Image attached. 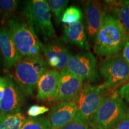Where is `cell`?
Returning <instances> with one entry per match:
<instances>
[{
	"label": "cell",
	"mask_w": 129,
	"mask_h": 129,
	"mask_svg": "<svg viewBox=\"0 0 129 129\" xmlns=\"http://www.w3.org/2000/svg\"><path fill=\"white\" fill-rule=\"evenodd\" d=\"M5 87H6V80L4 75H0V101L4 95Z\"/></svg>",
	"instance_id": "28"
},
{
	"label": "cell",
	"mask_w": 129,
	"mask_h": 129,
	"mask_svg": "<svg viewBox=\"0 0 129 129\" xmlns=\"http://www.w3.org/2000/svg\"><path fill=\"white\" fill-rule=\"evenodd\" d=\"M83 81L64 69L60 72L59 90L53 102L72 101L78 94L83 85Z\"/></svg>",
	"instance_id": "11"
},
{
	"label": "cell",
	"mask_w": 129,
	"mask_h": 129,
	"mask_svg": "<svg viewBox=\"0 0 129 129\" xmlns=\"http://www.w3.org/2000/svg\"><path fill=\"white\" fill-rule=\"evenodd\" d=\"M66 69L83 81H94L98 77L96 57L90 51H83L72 55Z\"/></svg>",
	"instance_id": "8"
},
{
	"label": "cell",
	"mask_w": 129,
	"mask_h": 129,
	"mask_svg": "<svg viewBox=\"0 0 129 129\" xmlns=\"http://www.w3.org/2000/svg\"><path fill=\"white\" fill-rule=\"evenodd\" d=\"M4 77L6 87L0 101V115L20 112L21 107L25 101V93L13 78L9 74H6Z\"/></svg>",
	"instance_id": "9"
},
{
	"label": "cell",
	"mask_w": 129,
	"mask_h": 129,
	"mask_svg": "<svg viewBox=\"0 0 129 129\" xmlns=\"http://www.w3.org/2000/svg\"><path fill=\"white\" fill-rule=\"evenodd\" d=\"M60 129H96L92 124L75 122L72 121Z\"/></svg>",
	"instance_id": "24"
},
{
	"label": "cell",
	"mask_w": 129,
	"mask_h": 129,
	"mask_svg": "<svg viewBox=\"0 0 129 129\" xmlns=\"http://www.w3.org/2000/svg\"><path fill=\"white\" fill-rule=\"evenodd\" d=\"M3 68H4V59H3V57L2 54H1V51H0V70L2 69Z\"/></svg>",
	"instance_id": "29"
},
{
	"label": "cell",
	"mask_w": 129,
	"mask_h": 129,
	"mask_svg": "<svg viewBox=\"0 0 129 129\" xmlns=\"http://www.w3.org/2000/svg\"><path fill=\"white\" fill-rule=\"evenodd\" d=\"M48 67L42 55L22 57L14 65L13 79L26 95L33 96L40 78Z\"/></svg>",
	"instance_id": "4"
},
{
	"label": "cell",
	"mask_w": 129,
	"mask_h": 129,
	"mask_svg": "<svg viewBox=\"0 0 129 129\" xmlns=\"http://www.w3.org/2000/svg\"><path fill=\"white\" fill-rule=\"evenodd\" d=\"M64 43L54 37L43 44V53L46 62L53 69L59 72L66 68L69 59L72 56Z\"/></svg>",
	"instance_id": "10"
},
{
	"label": "cell",
	"mask_w": 129,
	"mask_h": 129,
	"mask_svg": "<svg viewBox=\"0 0 129 129\" xmlns=\"http://www.w3.org/2000/svg\"><path fill=\"white\" fill-rule=\"evenodd\" d=\"M23 13L28 23L44 41L47 42L55 37L47 1H25L23 3Z\"/></svg>",
	"instance_id": "5"
},
{
	"label": "cell",
	"mask_w": 129,
	"mask_h": 129,
	"mask_svg": "<svg viewBox=\"0 0 129 129\" xmlns=\"http://www.w3.org/2000/svg\"><path fill=\"white\" fill-rule=\"evenodd\" d=\"M62 40L64 43L76 45L81 48L89 50V44L83 21L71 25H66Z\"/></svg>",
	"instance_id": "16"
},
{
	"label": "cell",
	"mask_w": 129,
	"mask_h": 129,
	"mask_svg": "<svg viewBox=\"0 0 129 129\" xmlns=\"http://www.w3.org/2000/svg\"><path fill=\"white\" fill-rule=\"evenodd\" d=\"M114 91V88L105 83L99 85L83 84L81 89L74 99L77 112L74 121L92 124L97 111L106 98Z\"/></svg>",
	"instance_id": "2"
},
{
	"label": "cell",
	"mask_w": 129,
	"mask_h": 129,
	"mask_svg": "<svg viewBox=\"0 0 129 129\" xmlns=\"http://www.w3.org/2000/svg\"><path fill=\"white\" fill-rule=\"evenodd\" d=\"M106 9L114 13L129 35V1H106Z\"/></svg>",
	"instance_id": "17"
},
{
	"label": "cell",
	"mask_w": 129,
	"mask_h": 129,
	"mask_svg": "<svg viewBox=\"0 0 129 129\" xmlns=\"http://www.w3.org/2000/svg\"><path fill=\"white\" fill-rule=\"evenodd\" d=\"M77 112L75 101L62 102L53 106L48 115L51 129H60L74 120Z\"/></svg>",
	"instance_id": "14"
},
{
	"label": "cell",
	"mask_w": 129,
	"mask_h": 129,
	"mask_svg": "<svg viewBox=\"0 0 129 129\" xmlns=\"http://www.w3.org/2000/svg\"><path fill=\"white\" fill-rule=\"evenodd\" d=\"M20 129H51L48 117H38L26 119Z\"/></svg>",
	"instance_id": "21"
},
{
	"label": "cell",
	"mask_w": 129,
	"mask_h": 129,
	"mask_svg": "<svg viewBox=\"0 0 129 129\" xmlns=\"http://www.w3.org/2000/svg\"><path fill=\"white\" fill-rule=\"evenodd\" d=\"M118 93L122 99H125L129 103V81L120 88Z\"/></svg>",
	"instance_id": "25"
},
{
	"label": "cell",
	"mask_w": 129,
	"mask_h": 129,
	"mask_svg": "<svg viewBox=\"0 0 129 129\" xmlns=\"http://www.w3.org/2000/svg\"><path fill=\"white\" fill-rule=\"evenodd\" d=\"M5 26L9 30L21 57L41 55L43 44L25 19L13 16L8 20Z\"/></svg>",
	"instance_id": "3"
},
{
	"label": "cell",
	"mask_w": 129,
	"mask_h": 129,
	"mask_svg": "<svg viewBox=\"0 0 129 129\" xmlns=\"http://www.w3.org/2000/svg\"><path fill=\"white\" fill-rule=\"evenodd\" d=\"M112 129H129V113Z\"/></svg>",
	"instance_id": "26"
},
{
	"label": "cell",
	"mask_w": 129,
	"mask_h": 129,
	"mask_svg": "<svg viewBox=\"0 0 129 129\" xmlns=\"http://www.w3.org/2000/svg\"><path fill=\"white\" fill-rule=\"evenodd\" d=\"M122 56L124 59L126 60V62L129 63V38L127 41L125 42L124 46L122 49Z\"/></svg>",
	"instance_id": "27"
},
{
	"label": "cell",
	"mask_w": 129,
	"mask_h": 129,
	"mask_svg": "<svg viewBox=\"0 0 129 129\" xmlns=\"http://www.w3.org/2000/svg\"><path fill=\"white\" fill-rule=\"evenodd\" d=\"M26 120L21 112L0 115V129H20Z\"/></svg>",
	"instance_id": "18"
},
{
	"label": "cell",
	"mask_w": 129,
	"mask_h": 129,
	"mask_svg": "<svg viewBox=\"0 0 129 129\" xmlns=\"http://www.w3.org/2000/svg\"><path fill=\"white\" fill-rule=\"evenodd\" d=\"M60 72L54 69H47L43 74L37 87V99L38 101L53 102L59 90Z\"/></svg>",
	"instance_id": "13"
},
{
	"label": "cell",
	"mask_w": 129,
	"mask_h": 129,
	"mask_svg": "<svg viewBox=\"0 0 129 129\" xmlns=\"http://www.w3.org/2000/svg\"><path fill=\"white\" fill-rule=\"evenodd\" d=\"M68 0H49L47 1L50 11L54 15L56 23L61 22V18L68 4Z\"/></svg>",
	"instance_id": "22"
},
{
	"label": "cell",
	"mask_w": 129,
	"mask_h": 129,
	"mask_svg": "<svg viewBox=\"0 0 129 129\" xmlns=\"http://www.w3.org/2000/svg\"><path fill=\"white\" fill-rule=\"evenodd\" d=\"M127 108L118 91L108 97L93 117L92 125L96 129H112L127 114Z\"/></svg>",
	"instance_id": "6"
},
{
	"label": "cell",
	"mask_w": 129,
	"mask_h": 129,
	"mask_svg": "<svg viewBox=\"0 0 129 129\" xmlns=\"http://www.w3.org/2000/svg\"><path fill=\"white\" fill-rule=\"evenodd\" d=\"M49 108L44 106H40L35 105L29 108L27 111V114L30 118H36L38 116L44 114L49 111Z\"/></svg>",
	"instance_id": "23"
},
{
	"label": "cell",
	"mask_w": 129,
	"mask_h": 129,
	"mask_svg": "<svg viewBox=\"0 0 129 129\" xmlns=\"http://www.w3.org/2000/svg\"><path fill=\"white\" fill-rule=\"evenodd\" d=\"M128 38L129 35L118 19L107 12L95 38L94 53L102 57L118 54Z\"/></svg>",
	"instance_id": "1"
},
{
	"label": "cell",
	"mask_w": 129,
	"mask_h": 129,
	"mask_svg": "<svg viewBox=\"0 0 129 129\" xmlns=\"http://www.w3.org/2000/svg\"><path fill=\"white\" fill-rule=\"evenodd\" d=\"M83 13L76 6H71L66 9L61 18V22L67 25H71L82 21Z\"/></svg>",
	"instance_id": "20"
},
{
	"label": "cell",
	"mask_w": 129,
	"mask_h": 129,
	"mask_svg": "<svg viewBox=\"0 0 129 129\" xmlns=\"http://www.w3.org/2000/svg\"><path fill=\"white\" fill-rule=\"evenodd\" d=\"M18 4L16 0H0V22L3 26L13 16Z\"/></svg>",
	"instance_id": "19"
},
{
	"label": "cell",
	"mask_w": 129,
	"mask_h": 129,
	"mask_svg": "<svg viewBox=\"0 0 129 129\" xmlns=\"http://www.w3.org/2000/svg\"><path fill=\"white\" fill-rule=\"evenodd\" d=\"M86 34L90 40H94L106 12L105 5L98 1H86L84 3Z\"/></svg>",
	"instance_id": "12"
},
{
	"label": "cell",
	"mask_w": 129,
	"mask_h": 129,
	"mask_svg": "<svg viewBox=\"0 0 129 129\" xmlns=\"http://www.w3.org/2000/svg\"><path fill=\"white\" fill-rule=\"evenodd\" d=\"M0 51L4 63V68L9 71L21 59L7 28L0 26Z\"/></svg>",
	"instance_id": "15"
},
{
	"label": "cell",
	"mask_w": 129,
	"mask_h": 129,
	"mask_svg": "<svg viewBox=\"0 0 129 129\" xmlns=\"http://www.w3.org/2000/svg\"><path fill=\"white\" fill-rule=\"evenodd\" d=\"M99 71L105 84L112 88L129 81V63L121 54L106 57L100 63Z\"/></svg>",
	"instance_id": "7"
}]
</instances>
